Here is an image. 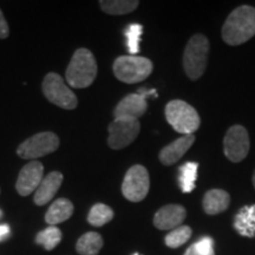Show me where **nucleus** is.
I'll list each match as a JSON object with an SVG mask.
<instances>
[{"mask_svg": "<svg viewBox=\"0 0 255 255\" xmlns=\"http://www.w3.org/2000/svg\"><path fill=\"white\" fill-rule=\"evenodd\" d=\"M222 39L231 46L246 43L255 36V7L248 5L235 8L222 26Z\"/></svg>", "mask_w": 255, "mask_h": 255, "instance_id": "f257e3e1", "label": "nucleus"}, {"mask_svg": "<svg viewBox=\"0 0 255 255\" xmlns=\"http://www.w3.org/2000/svg\"><path fill=\"white\" fill-rule=\"evenodd\" d=\"M97 76V62L88 49H78L73 53L66 69V82L75 89L90 87Z\"/></svg>", "mask_w": 255, "mask_h": 255, "instance_id": "f03ea898", "label": "nucleus"}, {"mask_svg": "<svg viewBox=\"0 0 255 255\" xmlns=\"http://www.w3.org/2000/svg\"><path fill=\"white\" fill-rule=\"evenodd\" d=\"M209 40L205 34H194L187 43L183 53V69L191 81L202 77L208 63Z\"/></svg>", "mask_w": 255, "mask_h": 255, "instance_id": "7ed1b4c3", "label": "nucleus"}, {"mask_svg": "<svg viewBox=\"0 0 255 255\" xmlns=\"http://www.w3.org/2000/svg\"><path fill=\"white\" fill-rule=\"evenodd\" d=\"M165 119L175 131L182 136L193 135L200 128L201 119L197 111L181 100H174L165 105Z\"/></svg>", "mask_w": 255, "mask_h": 255, "instance_id": "20e7f679", "label": "nucleus"}, {"mask_svg": "<svg viewBox=\"0 0 255 255\" xmlns=\"http://www.w3.org/2000/svg\"><path fill=\"white\" fill-rule=\"evenodd\" d=\"M152 62L145 57L121 56L114 62V73L119 81L127 84H135L144 81L151 75Z\"/></svg>", "mask_w": 255, "mask_h": 255, "instance_id": "39448f33", "label": "nucleus"}, {"mask_svg": "<svg viewBox=\"0 0 255 255\" xmlns=\"http://www.w3.org/2000/svg\"><path fill=\"white\" fill-rule=\"evenodd\" d=\"M43 94L50 103L62 109L73 110L78 105L77 96L56 72H50L45 76L43 81Z\"/></svg>", "mask_w": 255, "mask_h": 255, "instance_id": "423d86ee", "label": "nucleus"}, {"mask_svg": "<svg viewBox=\"0 0 255 255\" xmlns=\"http://www.w3.org/2000/svg\"><path fill=\"white\" fill-rule=\"evenodd\" d=\"M59 146V137L55 132L44 131L28 137L18 146L17 154L20 158L37 161V158L56 151Z\"/></svg>", "mask_w": 255, "mask_h": 255, "instance_id": "0eeeda50", "label": "nucleus"}, {"mask_svg": "<svg viewBox=\"0 0 255 255\" xmlns=\"http://www.w3.org/2000/svg\"><path fill=\"white\" fill-rule=\"evenodd\" d=\"M150 188V178L145 167L141 164L132 165L127 171L122 183V194L131 202H141L144 200Z\"/></svg>", "mask_w": 255, "mask_h": 255, "instance_id": "6e6552de", "label": "nucleus"}, {"mask_svg": "<svg viewBox=\"0 0 255 255\" xmlns=\"http://www.w3.org/2000/svg\"><path fill=\"white\" fill-rule=\"evenodd\" d=\"M108 144L114 150L127 148L135 141L141 131V123L133 119H115L109 124Z\"/></svg>", "mask_w": 255, "mask_h": 255, "instance_id": "1a4fd4ad", "label": "nucleus"}, {"mask_svg": "<svg viewBox=\"0 0 255 255\" xmlns=\"http://www.w3.org/2000/svg\"><path fill=\"white\" fill-rule=\"evenodd\" d=\"M250 135L246 128L242 126L229 128L223 139V151L229 161L234 163L244 161L250 152Z\"/></svg>", "mask_w": 255, "mask_h": 255, "instance_id": "9d476101", "label": "nucleus"}, {"mask_svg": "<svg viewBox=\"0 0 255 255\" xmlns=\"http://www.w3.org/2000/svg\"><path fill=\"white\" fill-rule=\"evenodd\" d=\"M44 178V165L38 161H31L19 173L15 189L21 196H28L37 190Z\"/></svg>", "mask_w": 255, "mask_h": 255, "instance_id": "9b49d317", "label": "nucleus"}, {"mask_svg": "<svg viewBox=\"0 0 255 255\" xmlns=\"http://www.w3.org/2000/svg\"><path fill=\"white\" fill-rule=\"evenodd\" d=\"M187 210L181 205H167L156 212L154 226L159 231H173L182 226L186 220Z\"/></svg>", "mask_w": 255, "mask_h": 255, "instance_id": "f8f14e48", "label": "nucleus"}, {"mask_svg": "<svg viewBox=\"0 0 255 255\" xmlns=\"http://www.w3.org/2000/svg\"><path fill=\"white\" fill-rule=\"evenodd\" d=\"M148 109L146 100L138 94L126 96L114 110L115 119H133L138 120Z\"/></svg>", "mask_w": 255, "mask_h": 255, "instance_id": "ddd939ff", "label": "nucleus"}, {"mask_svg": "<svg viewBox=\"0 0 255 255\" xmlns=\"http://www.w3.org/2000/svg\"><path fill=\"white\" fill-rule=\"evenodd\" d=\"M194 142H195V136L194 135H186L175 139L173 143L164 146L159 151V161L163 165H173L177 163L183 157V155L189 150Z\"/></svg>", "mask_w": 255, "mask_h": 255, "instance_id": "4468645a", "label": "nucleus"}, {"mask_svg": "<svg viewBox=\"0 0 255 255\" xmlns=\"http://www.w3.org/2000/svg\"><path fill=\"white\" fill-rule=\"evenodd\" d=\"M63 183V174L59 171H52L44 176L39 187L34 191L33 201L37 206H44L49 203L56 195V193Z\"/></svg>", "mask_w": 255, "mask_h": 255, "instance_id": "2eb2a0df", "label": "nucleus"}, {"mask_svg": "<svg viewBox=\"0 0 255 255\" xmlns=\"http://www.w3.org/2000/svg\"><path fill=\"white\" fill-rule=\"evenodd\" d=\"M231 203V196L222 189H210L203 197V210L208 215H218L227 210Z\"/></svg>", "mask_w": 255, "mask_h": 255, "instance_id": "dca6fc26", "label": "nucleus"}, {"mask_svg": "<svg viewBox=\"0 0 255 255\" xmlns=\"http://www.w3.org/2000/svg\"><path fill=\"white\" fill-rule=\"evenodd\" d=\"M234 228L241 237L255 238V205L245 206L234 219Z\"/></svg>", "mask_w": 255, "mask_h": 255, "instance_id": "f3484780", "label": "nucleus"}, {"mask_svg": "<svg viewBox=\"0 0 255 255\" xmlns=\"http://www.w3.org/2000/svg\"><path fill=\"white\" fill-rule=\"evenodd\" d=\"M73 214V205L68 199H58L56 200L50 208L47 209L45 214V221L50 226H56L69 220Z\"/></svg>", "mask_w": 255, "mask_h": 255, "instance_id": "a211bd4d", "label": "nucleus"}, {"mask_svg": "<svg viewBox=\"0 0 255 255\" xmlns=\"http://www.w3.org/2000/svg\"><path fill=\"white\" fill-rule=\"evenodd\" d=\"M104 241L101 234L96 232H88L78 239L76 251L81 255H97L103 248Z\"/></svg>", "mask_w": 255, "mask_h": 255, "instance_id": "6ab92c4d", "label": "nucleus"}, {"mask_svg": "<svg viewBox=\"0 0 255 255\" xmlns=\"http://www.w3.org/2000/svg\"><path fill=\"white\" fill-rule=\"evenodd\" d=\"M197 170L199 163L196 162H187L178 169V186L184 194L191 193L195 189Z\"/></svg>", "mask_w": 255, "mask_h": 255, "instance_id": "aec40b11", "label": "nucleus"}, {"mask_svg": "<svg viewBox=\"0 0 255 255\" xmlns=\"http://www.w3.org/2000/svg\"><path fill=\"white\" fill-rule=\"evenodd\" d=\"M137 0H102L100 6L102 11L111 15L128 14L138 7Z\"/></svg>", "mask_w": 255, "mask_h": 255, "instance_id": "412c9836", "label": "nucleus"}, {"mask_svg": "<svg viewBox=\"0 0 255 255\" xmlns=\"http://www.w3.org/2000/svg\"><path fill=\"white\" fill-rule=\"evenodd\" d=\"M114 210L104 203H97L88 214V222L94 227H102L114 219Z\"/></svg>", "mask_w": 255, "mask_h": 255, "instance_id": "4be33fe9", "label": "nucleus"}, {"mask_svg": "<svg viewBox=\"0 0 255 255\" xmlns=\"http://www.w3.org/2000/svg\"><path fill=\"white\" fill-rule=\"evenodd\" d=\"M60 241H62V232L56 226H50L38 233L36 237V244L43 246L46 251L55 250Z\"/></svg>", "mask_w": 255, "mask_h": 255, "instance_id": "5701e85b", "label": "nucleus"}, {"mask_svg": "<svg viewBox=\"0 0 255 255\" xmlns=\"http://www.w3.org/2000/svg\"><path fill=\"white\" fill-rule=\"evenodd\" d=\"M191 233H193V231H191L189 226H180V227L173 229V231H170L165 235V245L169 248H173V250L181 247L187 241H189V239L191 238Z\"/></svg>", "mask_w": 255, "mask_h": 255, "instance_id": "b1692460", "label": "nucleus"}, {"mask_svg": "<svg viewBox=\"0 0 255 255\" xmlns=\"http://www.w3.org/2000/svg\"><path fill=\"white\" fill-rule=\"evenodd\" d=\"M143 33V26L141 24H130L124 31L127 38V46L130 56H135L139 51V40Z\"/></svg>", "mask_w": 255, "mask_h": 255, "instance_id": "393cba45", "label": "nucleus"}, {"mask_svg": "<svg viewBox=\"0 0 255 255\" xmlns=\"http://www.w3.org/2000/svg\"><path fill=\"white\" fill-rule=\"evenodd\" d=\"M184 255H215L214 241L209 237L200 239L188 248Z\"/></svg>", "mask_w": 255, "mask_h": 255, "instance_id": "a878e982", "label": "nucleus"}, {"mask_svg": "<svg viewBox=\"0 0 255 255\" xmlns=\"http://www.w3.org/2000/svg\"><path fill=\"white\" fill-rule=\"evenodd\" d=\"M9 34V28H8V24L6 21V19L2 14L1 9H0V39H5L7 38Z\"/></svg>", "mask_w": 255, "mask_h": 255, "instance_id": "bb28decb", "label": "nucleus"}, {"mask_svg": "<svg viewBox=\"0 0 255 255\" xmlns=\"http://www.w3.org/2000/svg\"><path fill=\"white\" fill-rule=\"evenodd\" d=\"M9 226L8 225H0V242L5 241L9 237Z\"/></svg>", "mask_w": 255, "mask_h": 255, "instance_id": "cd10ccee", "label": "nucleus"}, {"mask_svg": "<svg viewBox=\"0 0 255 255\" xmlns=\"http://www.w3.org/2000/svg\"><path fill=\"white\" fill-rule=\"evenodd\" d=\"M136 94L141 95L144 100H146V97H148V96H154V97H157V94H156L155 89H151V90H146V89H138V91H137Z\"/></svg>", "mask_w": 255, "mask_h": 255, "instance_id": "c85d7f7f", "label": "nucleus"}, {"mask_svg": "<svg viewBox=\"0 0 255 255\" xmlns=\"http://www.w3.org/2000/svg\"><path fill=\"white\" fill-rule=\"evenodd\" d=\"M253 186L255 188V171H254V174H253Z\"/></svg>", "mask_w": 255, "mask_h": 255, "instance_id": "c756f323", "label": "nucleus"}, {"mask_svg": "<svg viewBox=\"0 0 255 255\" xmlns=\"http://www.w3.org/2000/svg\"><path fill=\"white\" fill-rule=\"evenodd\" d=\"M1 216H2V212H1V210H0V218H1Z\"/></svg>", "mask_w": 255, "mask_h": 255, "instance_id": "7c9ffc66", "label": "nucleus"}, {"mask_svg": "<svg viewBox=\"0 0 255 255\" xmlns=\"http://www.w3.org/2000/svg\"><path fill=\"white\" fill-rule=\"evenodd\" d=\"M133 255H141V254H138V253H135Z\"/></svg>", "mask_w": 255, "mask_h": 255, "instance_id": "2f4dec72", "label": "nucleus"}]
</instances>
